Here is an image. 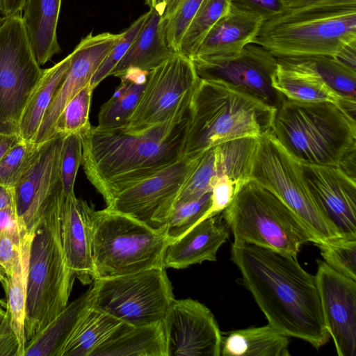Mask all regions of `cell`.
<instances>
[{
    "instance_id": "20",
    "label": "cell",
    "mask_w": 356,
    "mask_h": 356,
    "mask_svg": "<svg viewBox=\"0 0 356 356\" xmlns=\"http://www.w3.org/2000/svg\"><path fill=\"white\" fill-rule=\"evenodd\" d=\"M309 191L343 236L356 237V181L339 167L301 163Z\"/></svg>"
},
{
    "instance_id": "36",
    "label": "cell",
    "mask_w": 356,
    "mask_h": 356,
    "mask_svg": "<svg viewBox=\"0 0 356 356\" xmlns=\"http://www.w3.org/2000/svg\"><path fill=\"white\" fill-rule=\"evenodd\" d=\"M202 0H170L161 16L169 46L177 52L182 37Z\"/></svg>"
},
{
    "instance_id": "47",
    "label": "cell",
    "mask_w": 356,
    "mask_h": 356,
    "mask_svg": "<svg viewBox=\"0 0 356 356\" xmlns=\"http://www.w3.org/2000/svg\"><path fill=\"white\" fill-rule=\"evenodd\" d=\"M0 326V356H19V343L13 330L8 310Z\"/></svg>"
},
{
    "instance_id": "48",
    "label": "cell",
    "mask_w": 356,
    "mask_h": 356,
    "mask_svg": "<svg viewBox=\"0 0 356 356\" xmlns=\"http://www.w3.org/2000/svg\"><path fill=\"white\" fill-rule=\"evenodd\" d=\"M333 57L343 65L356 71V40L346 44Z\"/></svg>"
},
{
    "instance_id": "21",
    "label": "cell",
    "mask_w": 356,
    "mask_h": 356,
    "mask_svg": "<svg viewBox=\"0 0 356 356\" xmlns=\"http://www.w3.org/2000/svg\"><path fill=\"white\" fill-rule=\"evenodd\" d=\"M94 207L74 193L65 196L60 214V236L67 264L86 284L95 278L92 250Z\"/></svg>"
},
{
    "instance_id": "29",
    "label": "cell",
    "mask_w": 356,
    "mask_h": 356,
    "mask_svg": "<svg viewBox=\"0 0 356 356\" xmlns=\"http://www.w3.org/2000/svg\"><path fill=\"white\" fill-rule=\"evenodd\" d=\"M277 60L282 67L316 78L346 99L356 102V71L334 57L314 55L278 57Z\"/></svg>"
},
{
    "instance_id": "24",
    "label": "cell",
    "mask_w": 356,
    "mask_h": 356,
    "mask_svg": "<svg viewBox=\"0 0 356 356\" xmlns=\"http://www.w3.org/2000/svg\"><path fill=\"white\" fill-rule=\"evenodd\" d=\"M175 52L167 42L161 16L149 9L148 17L129 49L111 75L118 77L128 68L149 72Z\"/></svg>"
},
{
    "instance_id": "1",
    "label": "cell",
    "mask_w": 356,
    "mask_h": 356,
    "mask_svg": "<svg viewBox=\"0 0 356 356\" xmlns=\"http://www.w3.org/2000/svg\"><path fill=\"white\" fill-rule=\"evenodd\" d=\"M231 259L270 326L316 349L329 341L316 276L304 270L297 257L233 243Z\"/></svg>"
},
{
    "instance_id": "39",
    "label": "cell",
    "mask_w": 356,
    "mask_h": 356,
    "mask_svg": "<svg viewBox=\"0 0 356 356\" xmlns=\"http://www.w3.org/2000/svg\"><path fill=\"white\" fill-rule=\"evenodd\" d=\"M315 245L329 266L356 280V237L340 236Z\"/></svg>"
},
{
    "instance_id": "30",
    "label": "cell",
    "mask_w": 356,
    "mask_h": 356,
    "mask_svg": "<svg viewBox=\"0 0 356 356\" xmlns=\"http://www.w3.org/2000/svg\"><path fill=\"white\" fill-rule=\"evenodd\" d=\"M72 54L50 68L43 74L30 95L18 124V136L24 141L33 142L42 119L57 89L71 63Z\"/></svg>"
},
{
    "instance_id": "10",
    "label": "cell",
    "mask_w": 356,
    "mask_h": 356,
    "mask_svg": "<svg viewBox=\"0 0 356 356\" xmlns=\"http://www.w3.org/2000/svg\"><path fill=\"white\" fill-rule=\"evenodd\" d=\"M91 293L92 305L132 325L162 321L175 299L165 267L96 278Z\"/></svg>"
},
{
    "instance_id": "52",
    "label": "cell",
    "mask_w": 356,
    "mask_h": 356,
    "mask_svg": "<svg viewBox=\"0 0 356 356\" xmlns=\"http://www.w3.org/2000/svg\"><path fill=\"white\" fill-rule=\"evenodd\" d=\"M15 204L13 188L0 186V210Z\"/></svg>"
},
{
    "instance_id": "23",
    "label": "cell",
    "mask_w": 356,
    "mask_h": 356,
    "mask_svg": "<svg viewBox=\"0 0 356 356\" xmlns=\"http://www.w3.org/2000/svg\"><path fill=\"white\" fill-rule=\"evenodd\" d=\"M263 23L257 15L231 4L229 10L209 31L192 58L235 55L252 42Z\"/></svg>"
},
{
    "instance_id": "15",
    "label": "cell",
    "mask_w": 356,
    "mask_h": 356,
    "mask_svg": "<svg viewBox=\"0 0 356 356\" xmlns=\"http://www.w3.org/2000/svg\"><path fill=\"white\" fill-rule=\"evenodd\" d=\"M197 156H184L122 191L106 207L129 215L154 229L165 227Z\"/></svg>"
},
{
    "instance_id": "5",
    "label": "cell",
    "mask_w": 356,
    "mask_h": 356,
    "mask_svg": "<svg viewBox=\"0 0 356 356\" xmlns=\"http://www.w3.org/2000/svg\"><path fill=\"white\" fill-rule=\"evenodd\" d=\"M356 40V1H338L289 11L264 22L252 43L276 58L334 56Z\"/></svg>"
},
{
    "instance_id": "6",
    "label": "cell",
    "mask_w": 356,
    "mask_h": 356,
    "mask_svg": "<svg viewBox=\"0 0 356 356\" xmlns=\"http://www.w3.org/2000/svg\"><path fill=\"white\" fill-rule=\"evenodd\" d=\"M64 200L47 211L33 232L26 281V342L65 307L76 277L62 246L60 214Z\"/></svg>"
},
{
    "instance_id": "45",
    "label": "cell",
    "mask_w": 356,
    "mask_h": 356,
    "mask_svg": "<svg viewBox=\"0 0 356 356\" xmlns=\"http://www.w3.org/2000/svg\"><path fill=\"white\" fill-rule=\"evenodd\" d=\"M231 4L257 15L264 22L286 13L283 0H232Z\"/></svg>"
},
{
    "instance_id": "40",
    "label": "cell",
    "mask_w": 356,
    "mask_h": 356,
    "mask_svg": "<svg viewBox=\"0 0 356 356\" xmlns=\"http://www.w3.org/2000/svg\"><path fill=\"white\" fill-rule=\"evenodd\" d=\"M211 192L190 201L177 204L166 223L171 242L183 235L195 223L207 218Z\"/></svg>"
},
{
    "instance_id": "43",
    "label": "cell",
    "mask_w": 356,
    "mask_h": 356,
    "mask_svg": "<svg viewBox=\"0 0 356 356\" xmlns=\"http://www.w3.org/2000/svg\"><path fill=\"white\" fill-rule=\"evenodd\" d=\"M25 236L19 238L0 234V282L5 290L12 271L19 258Z\"/></svg>"
},
{
    "instance_id": "27",
    "label": "cell",
    "mask_w": 356,
    "mask_h": 356,
    "mask_svg": "<svg viewBox=\"0 0 356 356\" xmlns=\"http://www.w3.org/2000/svg\"><path fill=\"white\" fill-rule=\"evenodd\" d=\"M123 323L91 303L79 318L59 356H91Z\"/></svg>"
},
{
    "instance_id": "8",
    "label": "cell",
    "mask_w": 356,
    "mask_h": 356,
    "mask_svg": "<svg viewBox=\"0 0 356 356\" xmlns=\"http://www.w3.org/2000/svg\"><path fill=\"white\" fill-rule=\"evenodd\" d=\"M170 243L166 227L154 229L107 207L95 210L92 221L95 279L165 267L164 256Z\"/></svg>"
},
{
    "instance_id": "32",
    "label": "cell",
    "mask_w": 356,
    "mask_h": 356,
    "mask_svg": "<svg viewBox=\"0 0 356 356\" xmlns=\"http://www.w3.org/2000/svg\"><path fill=\"white\" fill-rule=\"evenodd\" d=\"M273 86L286 99L302 102H333L355 114L356 102L346 99L316 78L279 64L273 77Z\"/></svg>"
},
{
    "instance_id": "34",
    "label": "cell",
    "mask_w": 356,
    "mask_h": 356,
    "mask_svg": "<svg viewBox=\"0 0 356 356\" xmlns=\"http://www.w3.org/2000/svg\"><path fill=\"white\" fill-rule=\"evenodd\" d=\"M145 86V83L121 79L113 96L101 106L97 126L105 129H123L133 114Z\"/></svg>"
},
{
    "instance_id": "13",
    "label": "cell",
    "mask_w": 356,
    "mask_h": 356,
    "mask_svg": "<svg viewBox=\"0 0 356 356\" xmlns=\"http://www.w3.org/2000/svg\"><path fill=\"white\" fill-rule=\"evenodd\" d=\"M191 60L201 79L223 82L276 108L285 98L273 86L277 58L258 44H248L230 56Z\"/></svg>"
},
{
    "instance_id": "17",
    "label": "cell",
    "mask_w": 356,
    "mask_h": 356,
    "mask_svg": "<svg viewBox=\"0 0 356 356\" xmlns=\"http://www.w3.org/2000/svg\"><path fill=\"white\" fill-rule=\"evenodd\" d=\"M258 143L256 138H240L213 146L198 154L175 205L211 192L223 177L241 183L250 180Z\"/></svg>"
},
{
    "instance_id": "41",
    "label": "cell",
    "mask_w": 356,
    "mask_h": 356,
    "mask_svg": "<svg viewBox=\"0 0 356 356\" xmlns=\"http://www.w3.org/2000/svg\"><path fill=\"white\" fill-rule=\"evenodd\" d=\"M148 15L149 11L143 14L121 33L120 38L112 47L92 76L90 82V86L92 89L95 88L104 79L111 75L114 68L129 49Z\"/></svg>"
},
{
    "instance_id": "4",
    "label": "cell",
    "mask_w": 356,
    "mask_h": 356,
    "mask_svg": "<svg viewBox=\"0 0 356 356\" xmlns=\"http://www.w3.org/2000/svg\"><path fill=\"white\" fill-rule=\"evenodd\" d=\"M270 134L300 163L338 167L356 149L355 114L333 102L284 98Z\"/></svg>"
},
{
    "instance_id": "53",
    "label": "cell",
    "mask_w": 356,
    "mask_h": 356,
    "mask_svg": "<svg viewBox=\"0 0 356 356\" xmlns=\"http://www.w3.org/2000/svg\"><path fill=\"white\" fill-rule=\"evenodd\" d=\"M170 0H145V3L150 10H156L162 16L167 3Z\"/></svg>"
},
{
    "instance_id": "2",
    "label": "cell",
    "mask_w": 356,
    "mask_h": 356,
    "mask_svg": "<svg viewBox=\"0 0 356 356\" xmlns=\"http://www.w3.org/2000/svg\"><path fill=\"white\" fill-rule=\"evenodd\" d=\"M188 115L140 134L90 125L80 134L81 165L106 207L122 191L184 156Z\"/></svg>"
},
{
    "instance_id": "22",
    "label": "cell",
    "mask_w": 356,
    "mask_h": 356,
    "mask_svg": "<svg viewBox=\"0 0 356 356\" xmlns=\"http://www.w3.org/2000/svg\"><path fill=\"white\" fill-rule=\"evenodd\" d=\"M222 212L203 218L168 246L165 268L182 269L205 261H215L217 252L229 236Z\"/></svg>"
},
{
    "instance_id": "42",
    "label": "cell",
    "mask_w": 356,
    "mask_h": 356,
    "mask_svg": "<svg viewBox=\"0 0 356 356\" xmlns=\"http://www.w3.org/2000/svg\"><path fill=\"white\" fill-rule=\"evenodd\" d=\"M82 161V144L79 133L65 134L60 152V170L65 196L74 192L76 174Z\"/></svg>"
},
{
    "instance_id": "50",
    "label": "cell",
    "mask_w": 356,
    "mask_h": 356,
    "mask_svg": "<svg viewBox=\"0 0 356 356\" xmlns=\"http://www.w3.org/2000/svg\"><path fill=\"white\" fill-rule=\"evenodd\" d=\"M25 0H0V13L3 17L20 13Z\"/></svg>"
},
{
    "instance_id": "37",
    "label": "cell",
    "mask_w": 356,
    "mask_h": 356,
    "mask_svg": "<svg viewBox=\"0 0 356 356\" xmlns=\"http://www.w3.org/2000/svg\"><path fill=\"white\" fill-rule=\"evenodd\" d=\"M41 143L19 140L0 160V186L13 188L32 164Z\"/></svg>"
},
{
    "instance_id": "18",
    "label": "cell",
    "mask_w": 356,
    "mask_h": 356,
    "mask_svg": "<svg viewBox=\"0 0 356 356\" xmlns=\"http://www.w3.org/2000/svg\"><path fill=\"white\" fill-rule=\"evenodd\" d=\"M316 283L327 330L339 356L356 355V280L318 261Z\"/></svg>"
},
{
    "instance_id": "3",
    "label": "cell",
    "mask_w": 356,
    "mask_h": 356,
    "mask_svg": "<svg viewBox=\"0 0 356 356\" xmlns=\"http://www.w3.org/2000/svg\"><path fill=\"white\" fill-rule=\"evenodd\" d=\"M276 108L223 82L200 79L189 108L183 155L193 157L236 139L270 133Z\"/></svg>"
},
{
    "instance_id": "26",
    "label": "cell",
    "mask_w": 356,
    "mask_h": 356,
    "mask_svg": "<svg viewBox=\"0 0 356 356\" xmlns=\"http://www.w3.org/2000/svg\"><path fill=\"white\" fill-rule=\"evenodd\" d=\"M91 356H167L162 321L140 325L124 323Z\"/></svg>"
},
{
    "instance_id": "49",
    "label": "cell",
    "mask_w": 356,
    "mask_h": 356,
    "mask_svg": "<svg viewBox=\"0 0 356 356\" xmlns=\"http://www.w3.org/2000/svg\"><path fill=\"white\" fill-rule=\"evenodd\" d=\"M338 1H356V0H283L286 12L321 6Z\"/></svg>"
},
{
    "instance_id": "25",
    "label": "cell",
    "mask_w": 356,
    "mask_h": 356,
    "mask_svg": "<svg viewBox=\"0 0 356 356\" xmlns=\"http://www.w3.org/2000/svg\"><path fill=\"white\" fill-rule=\"evenodd\" d=\"M62 0H25L22 19L35 57L41 66L61 49L57 24Z\"/></svg>"
},
{
    "instance_id": "14",
    "label": "cell",
    "mask_w": 356,
    "mask_h": 356,
    "mask_svg": "<svg viewBox=\"0 0 356 356\" xmlns=\"http://www.w3.org/2000/svg\"><path fill=\"white\" fill-rule=\"evenodd\" d=\"M64 136L56 133L41 143L32 164L13 187L16 213L29 233L50 208L65 197L60 170Z\"/></svg>"
},
{
    "instance_id": "33",
    "label": "cell",
    "mask_w": 356,
    "mask_h": 356,
    "mask_svg": "<svg viewBox=\"0 0 356 356\" xmlns=\"http://www.w3.org/2000/svg\"><path fill=\"white\" fill-rule=\"evenodd\" d=\"M33 232L24 238L19 258L15 264L6 289L8 310L13 330L19 343V356H24L25 337V314L26 299V281L30 244Z\"/></svg>"
},
{
    "instance_id": "9",
    "label": "cell",
    "mask_w": 356,
    "mask_h": 356,
    "mask_svg": "<svg viewBox=\"0 0 356 356\" xmlns=\"http://www.w3.org/2000/svg\"><path fill=\"white\" fill-rule=\"evenodd\" d=\"M250 179L277 195L302 220L318 243L343 236L316 204L301 163L289 154L270 133L259 138Z\"/></svg>"
},
{
    "instance_id": "19",
    "label": "cell",
    "mask_w": 356,
    "mask_h": 356,
    "mask_svg": "<svg viewBox=\"0 0 356 356\" xmlns=\"http://www.w3.org/2000/svg\"><path fill=\"white\" fill-rule=\"evenodd\" d=\"M122 33L108 32L83 38L71 53L70 65L47 111L33 143H42L54 135L56 120L67 103L90 80Z\"/></svg>"
},
{
    "instance_id": "12",
    "label": "cell",
    "mask_w": 356,
    "mask_h": 356,
    "mask_svg": "<svg viewBox=\"0 0 356 356\" xmlns=\"http://www.w3.org/2000/svg\"><path fill=\"white\" fill-rule=\"evenodd\" d=\"M43 69L33 54L20 13L0 22V134L18 136L22 113Z\"/></svg>"
},
{
    "instance_id": "38",
    "label": "cell",
    "mask_w": 356,
    "mask_h": 356,
    "mask_svg": "<svg viewBox=\"0 0 356 356\" xmlns=\"http://www.w3.org/2000/svg\"><path fill=\"white\" fill-rule=\"evenodd\" d=\"M92 90L89 83L67 103L56 120L54 134L81 133L91 125L89 111Z\"/></svg>"
},
{
    "instance_id": "11",
    "label": "cell",
    "mask_w": 356,
    "mask_h": 356,
    "mask_svg": "<svg viewBox=\"0 0 356 356\" xmlns=\"http://www.w3.org/2000/svg\"><path fill=\"white\" fill-rule=\"evenodd\" d=\"M200 79L191 59L173 53L149 71L139 102L122 129L140 134L159 125L182 120L188 115Z\"/></svg>"
},
{
    "instance_id": "54",
    "label": "cell",
    "mask_w": 356,
    "mask_h": 356,
    "mask_svg": "<svg viewBox=\"0 0 356 356\" xmlns=\"http://www.w3.org/2000/svg\"><path fill=\"white\" fill-rule=\"evenodd\" d=\"M6 311L3 310L1 307H0V326L2 324L5 317H6Z\"/></svg>"
},
{
    "instance_id": "46",
    "label": "cell",
    "mask_w": 356,
    "mask_h": 356,
    "mask_svg": "<svg viewBox=\"0 0 356 356\" xmlns=\"http://www.w3.org/2000/svg\"><path fill=\"white\" fill-rule=\"evenodd\" d=\"M29 233L17 216L15 204L0 210V234L23 238Z\"/></svg>"
},
{
    "instance_id": "31",
    "label": "cell",
    "mask_w": 356,
    "mask_h": 356,
    "mask_svg": "<svg viewBox=\"0 0 356 356\" xmlns=\"http://www.w3.org/2000/svg\"><path fill=\"white\" fill-rule=\"evenodd\" d=\"M288 337L268 324L234 330L222 336L223 356H289Z\"/></svg>"
},
{
    "instance_id": "28",
    "label": "cell",
    "mask_w": 356,
    "mask_h": 356,
    "mask_svg": "<svg viewBox=\"0 0 356 356\" xmlns=\"http://www.w3.org/2000/svg\"><path fill=\"white\" fill-rule=\"evenodd\" d=\"M91 287L65 307L39 333L26 342L24 356H59L79 318L91 304Z\"/></svg>"
},
{
    "instance_id": "7",
    "label": "cell",
    "mask_w": 356,
    "mask_h": 356,
    "mask_svg": "<svg viewBox=\"0 0 356 356\" xmlns=\"http://www.w3.org/2000/svg\"><path fill=\"white\" fill-rule=\"evenodd\" d=\"M234 243H249L297 257L301 246L318 243L302 220L277 195L250 179L222 211Z\"/></svg>"
},
{
    "instance_id": "16",
    "label": "cell",
    "mask_w": 356,
    "mask_h": 356,
    "mask_svg": "<svg viewBox=\"0 0 356 356\" xmlns=\"http://www.w3.org/2000/svg\"><path fill=\"white\" fill-rule=\"evenodd\" d=\"M167 356H220L222 334L211 310L192 300L171 302L162 321Z\"/></svg>"
},
{
    "instance_id": "44",
    "label": "cell",
    "mask_w": 356,
    "mask_h": 356,
    "mask_svg": "<svg viewBox=\"0 0 356 356\" xmlns=\"http://www.w3.org/2000/svg\"><path fill=\"white\" fill-rule=\"evenodd\" d=\"M243 184L228 177L220 178L212 188L207 217L222 212L231 204Z\"/></svg>"
},
{
    "instance_id": "51",
    "label": "cell",
    "mask_w": 356,
    "mask_h": 356,
    "mask_svg": "<svg viewBox=\"0 0 356 356\" xmlns=\"http://www.w3.org/2000/svg\"><path fill=\"white\" fill-rule=\"evenodd\" d=\"M17 135L0 134V160L3 156L19 140Z\"/></svg>"
},
{
    "instance_id": "35",
    "label": "cell",
    "mask_w": 356,
    "mask_h": 356,
    "mask_svg": "<svg viewBox=\"0 0 356 356\" xmlns=\"http://www.w3.org/2000/svg\"><path fill=\"white\" fill-rule=\"evenodd\" d=\"M232 0H202L177 52L191 59L212 26L229 10Z\"/></svg>"
}]
</instances>
